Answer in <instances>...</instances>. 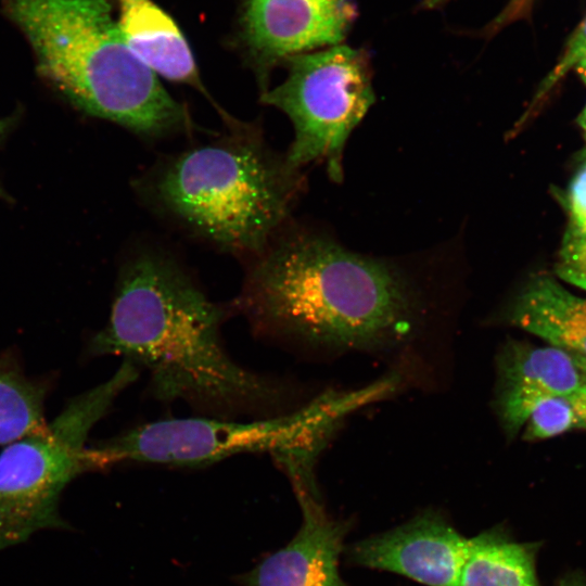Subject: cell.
<instances>
[{
    "mask_svg": "<svg viewBox=\"0 0 586 586\" xmlns=\"http://www.w3.org/2000/svg\"><path fill=\"white\" fill-rule=\"evenodd\" d=\"M235 308L262 336L316 355H409L437 313L399 267L281 229L250 259Z\"/></svg>",
    "mask_w": 586,
    "mask_h": 586,
    "instance_id": "obj_1",
    "label": "cell"
},
{
    "mask_svg": "<svg viewBox=\"0 0 586 586\" xmlns=\"http://www.w3.org/2000/svg\"><path fill=\"white\" fill-rule=\"evenodd\" d=\"M226 317L227 309L173 256L140 250L122 267L107 321L90 340L89 353L148 370L156 399L183 402L207 417L289 411L285 382L229 355L221 336Z\"/></svg>",
    "mask_w": 586,
    "mask_h": 586,
    "instance_id": "obj_2",
    "label": "cell"
},
{
    "mask_svg": "<svg viewBox=\"0 0 586 586\" xmlns=\"http://www.w3.org/2000/svg\"><path fill=\"white\" fill-rule=\"evenodd\" d=\"M37 68L73 104L139 135L188 129L190 115L129 48L107 0H9Z\"/></svg>",
    "mask_w": 586,
    "mask_h": 586,
    "instance_id": "obj_3",
    "label": "cell"
},
{
    "mask_svg": "<svg viewBox=\"0 0 586 586\" xmlns=\"http://www.w3.org/2000/svg\"><path fill=\"white\" fill-rule=\"evenodd\" d=\"M303 187L300 169L235 122L229 135L167 161L151 194L192 234L251 259L285 227Z\"/></svg>",
    "mask_w": 586,
    "mask_h": 586,
    "instance_id": "obj_4",
    "label": "cell"
},
{
    "mask_svg": "<svg viewBox=\"0 0 586 586\" xmlns=\"http://www.w3.org/2000/svg\"><path fill=\"white\" fill-rule=\"evenodd\" d=\"M383 397L377 381L352 392L328 391L300 408L251 421L202 416L148 422L93 447L105 467L139 462L193 468L269 453L288 477L313 479L317 459L342 420Z\"/></svg>",
    "mask_w": 586,
    "mask_h": 586,
    "instance_id": "obj_5",
    "label": "cell"
},
{
    "mask_svg": "<svg viewBox=\"0 0 586 586\" xmlns=\"http://www.w3.org/2000/svg\"><path fill=\"white\" fill-rule=\"evenodd\" d=\"M139 373L123 360L111 378L73 397L40 432L1 451L0 551L40 530L67 526L59 512L62 492L78 475L105 469L95 448L86 446L89 433Z\"/></svg>",
    "mask_w": 586,
    "mask_h": 586,
    "instance_id": "obj_6",
    "label": "cell"
},
{
    "mask_svg": "<svg viewBox=\"0 0 586 586\" xmlns=\"http://www.w3.org/2000/svg\"><path fill=\"white\" fill-rule=\"evenodd\" d=\"M283 63L285 79L264 90L260 101L282 111L293 125L285 160L300 170L324 162L330 178L341 181L346 140L374 102L368 59L341 43Z\"/></svg>",
    "mask_w": 586,
    "mask_h": 586,
    "instance_id": "obj_7",
    "label": "cell"
},
{
    "mask_svg": "<svg viewBox=\"0 0 586 586\" xmlns=\"http://www.w3.org/2000/svg\"><path fill=\"white\" fill-rule=\"evenodd\" d=\"M356 14L352 0H241L239 43L265 77L292 56L341 44Z\"/></svg>",
    "mask_w": 586,
    "mask_h": 586,
    "instance_id": "obj_8",
    "label": "cell"
},
{
    "mask_svg": "<svg viewBox=\"0 0 586 586\" xmlns=\"http://www.w3.org/2000/svg\"><path fill=\"white\" fill-rule=\"evenodd\" d=\"M468 538L441 513L428 510L348 548L357 566L403 575L425 586H458Z\"/></svg>",
    "mask_w": 586,
    "mask_h": 586,
    "instance_id": "obj_9",
    "label": "cell"
},
{
    "mask_svg": "<svg viewBox=\"0 0 586 586\" xmlns=\"http://www.w3.org/2000/svg\"><path fill=\"white\" fill-rule=\"evenodd\" d=\"M302 524L294 537L241 577L243 586H347L340 573L348 525L330 517L319 495H296Z\"/></svg>",
    "mask_w": 586,
    "mask_h": 586,
    "instance_id": "obj_10",
    "label": "cell"
},
{
    "mask_svg": "<svg viewBox=\"0 0 586 586\" xmlns=\"http://www.w3.org/2000/svg\"><path fill=\"white\" fill-rule=\"evenodd\" d=\"M495 411L504 432L513 438L544 399L569 397L582 384L572 356L555 346L509 341L496 358Z\"/></svg>",
    "mask_w": 586,
    "mask_h": 586,
    "instance_id": "obj_11",
    "label": "cell"
},
{
    "mask_svg": "<svg viewBox=\"0 0 586 586\" xmlns=\"http://www.w3.org/2000/svg\"><path fill=\"white\" fill-rule=\"evenodd\" d=\"M500 318L551 346L586 357V297L571 293L551 277L532 278Z\"/></svg>",
    "mask_w": 586,
    "mask_h": 586,
    "instance_id": "obj_12",
    "label": "cell"
},
{
    "mask_svg": "<svg viewBox=\"0 0 586 586\" xmlns=\"http://www.w3.org/2000/svg\"><path fill=\"white\" fill-rule=\"evenodd\" d=\"M535 555L498 528L482 532L468 539L458 586H539Z\"/></svg>",
    "mask_w": 586,
    "mask_h": 586,
    "instance_id": "obj_13",
    "label": "cell"
},
{
    "mask_svg": "<svg viewBox=\"0 0 586 586\" xmlns=\"http://www.w3.org/2000/svg\"><path fill=\"white\" fill-rule=\"evenodd\" d=\"M46 395L42 381L27 378L15 361L0 359V445L44 429Z\"/></svg>",
    "mask_w": 586,
    "mask_h": 586,
    "instance_id": "obj_14",
    "label": "cell"
},
{
    "mask_svg": "<svg viewBox=\"0 0 586 586\" xmlns=\"http://www.w3.org/2000/svg\"><path fill=\"white\" fill-rule=\"evenodd\" d=\"M578 425V418L568 397H549L540 402L531 412L524 424L523 438L526 441L550 438Z\"/></svg>",
    "mask_w": 586,
    "mask_h": 586,
    "instance_id": "obj_15",
    "label": "cell"
},
{
    "mask_svg": "<svg viewBox=\"0 0 586 586\" xmlns=\"http://www.w3.org/2000/svg\"><path fill=\"white\" fill-rule=\"evenodd\" d=\"M555 269L561 280L586 290V228L570 222Z\"/></svg>",
    "mask_w": 586,
    "mask_h": 586,
    "instance_id": "obj_16",
    "label": "cell"
},
{
    "mask_svg": "<svg viewBox=\"0 0 586 586\" xmlns=\"http://www.w3.org/2000/svg\"><path fill=\"white\" fill-rule=\"evenodd\" d=\"M586 53V17L575 29L565 46V50L552 71L544 79L537 99L544 97L566 73L575 66L578 60Z\"/></svg>",
    "mask_w": 586,
    "mask_h": 586,
    "instance_id": "obj_17",
    "label": "cell"
},
{
    "mask_svg": "<svg viewBox=\"0 0 586 586\" xmlns=\"http://www.w3.org/2000/svg\"><path fill=\"white\" fill-rule=\"evenodd\" d=\"M570 222L586 228V163L574 176L568 194Z\"/></svg>",
    "mask_w": 586,
    "mask_h": 586,
    "instance_id": "obj_18",
    "label": "cell"
},
{
    "mask_svg": "<svg viewBox=\"0 0 586 586\" xmlns=\"http://www.w3.org/2000/svg\"><path fill=\"white\" fill-rule=\"evenodd\" d=\"M574 359L582 375V384L575 393L570 395L568 399L572 404L578 418V428L586 429V357L577 354L569 353Z\"/></svg>",
    "mask_w": 586,
    "mask_h": 586,
    "instance_id": "obj_19",
    "label": "cell"
},
{
    "mask_svg": "<svg viewBox=\"0 0 586 586\" xmlns=\"http://www.w3.org/2000/svg\"><path fill=\"white\" fill-rule=\"evenodd\" d=\"M574 68L586 85V53L578 60Z\"/></svg>",
    "mask_w": 586,
    "mask_h": 586,
    "instance_id": "obj_20",
    "label": "cell"
},
{
    "mask_svg": "<svg viewBox=\"0 0 586 586\" xmlns=\"http://www.w3.org/2000/svg\"><path fill=\"white\" fill-rule=\"evenodd\" d=\"M558 586H586L584 577H566Z\"/></svg>",
    "mask_w": 586,
    "mask_h": 586,
    "instance_id": "obj_21",
    "label": "cell"
},
{
    "mask_svg": "<svg viewBox=\"0 0 586 586\" xmlns=\"http://www.w3.org/2000/svg\"><path fill=\"white\" fill-rule=\"evenodd\" d=\"M12 125V118H1L0 119V140L4 137L7 131Z\"/></svg>",
    "mask_w": 586,
    "mask_h": 586,
    "instance_id": "obj_22",
    "label": "cell"
},
{
    "mask_svg": "<svg viewBox=\"0 0 586 586\" xmlns=\"http://www.w3.org/2000/svg\"><path fill=\"white\" fill-rule=\"evenodd\" d=\"M578 123L584 132V137L586 139V106L584 107L582 114L578 117Z\"/></svg>",
    "mask_w": 586,
    "mask_h": 586,
    "instance_id": "obj_23",
    "label": "cell"
},
{
    "mask_svg": "<svg viewBox=\"0 0 586 586\" xmlns=\"http://www.w3.org/2000/svg\"><path fill=\"white\" fill-rule=\"evenodd\" d=\"M584 156H585V160H586V151H585V153H584Z\"/></svg>",
    "mask_w": 586,
    "mask_h": 586,
    "instance_id": "obj_24",
    "label": "cell"
}]
</instances>
